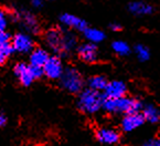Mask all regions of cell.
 <instances>
[{
  "label": "cell",
  "instance_id": "14",
  "mask_svg": "<svg viewBox=\"0 0 160 146\" xmlns=\"http://www.w3.org/2000/svg\"><path fill=\"white\" fill-rule=\"evenodd\" d=\"M60 20L68 28L74 29V30H78V31H82V32L88 27L87 26V22L85 20H83L82 18L75 16V14L64 13L60 17Z\"/></svg>",
  "mask_w": 160,
  "mask_h": 146
},
{
  "label": "cell",
  "instance_id": "20",
  "mask_svg": "<svg viewBox=\"0 0 160 146\" xmlns=\"http://www.w3.org/2000/svg\"><path fill=\"white\" fill-rule=\"evenodd\" d=\"M112 49H113V51L115 52L116 54H118L120 57H126V55L130 54V51H132L130 45L128 44L127 42L122 41V40L114 41V42L112 43Z\"/></svg>",
  "mask_w": 160,
  "mask_h": 146
},
{
  "label": "cell",
  "instance_id": "9",
  "mask_svg": "<svg viewBox=\"0 0 160 146\" xmlns=\"http://www.w3.org/2000/svg\"><path fill=\"white\" fill-rule=\"evenodd\" d=\"M78 55L85 63H95L98 60V49L95 43L88 42L80 44L76 49Z\"/></svg>",
  "mask_w": 160,
  "mask_h": 146
},
{
  "label": "cell",
  "instance_id": "19",
  "mask_svg": "<svg viewBox=\"0 0 160 146\" xmlns=\"http://www.w3.org/2000/svg\"><path fill=\"white\" fill-rule=\"evenodd\" d=\"M107 83H108V80L104 76H101V74L91 76L86 81L87 87L95 90V91H98V92H103L104 90H105L106 85H107Z\"/></svg>",
  "mask_w": 160,
  "mask_h": 146
},
{
  "label": "cell",
  "instance_id": "12",
  "mask_svg": "<svg viewBox=\"0 0 160 146\" xmlns=\"http://www.w3.org/2000/svg\"><path fill=\"white\" fill-rule=\"evenodd\" d=\"M44 41L45 44L51 51L60 55L62 44V31L58 30V29H50L45 32Z\"/></svg>",
  "mask_w": 160,
  "mask_h": 146
},
{
  "label": "cell",
  "instance_id": "23",
  "mask_svg": "<svg viewBox=\"0 0 160 146\" xmlns=\"http://www.w3.org/2000/svg\"><path fill=\"white\" fill-rule=\"evenodd\" d=\"M10 40H11V35H10L7 31L6 30L0 31V45L10 42Z\"/></svg>",
  "mask_w": 160,
  "mask_h": 146
},
{
  "label": "cell",
  "instance_id": "25",
  "mask_svg": "<svg viewBox=\"0 0 160 146\" xmlns=\"http://www.w3.org/2000/svg\"><path fill=\"white\" fill-rule=\"evenodd\" d=\"M8 123V117L6 115V113L2 111V110H0V128H2L7 125Z\"/></svg>",
  "mask_w": 160,
  "mask_h": 146
},
{
  "label": "cell",
  "instance_id": "10",
  "mask_svg": "<svg viewBox=\"0 0 160 146\" xmlns=\"http://www.w3.org/2000/svg\"><path fill=\"white\" fill-rule=\"evenodd\" d=\"M127 85L125 82L120 80L108 81L105 90L103 91V94L105 97H111V99H118L122 97L127 94Z\"/></svg>",
  "mask_w": 160,
  "mask_h": 146
},
{
  "label": "cell",
  "instance_id": "27",
  "mask_svg": "<svg viewBox=\"0 0 160 146\" xmlns=\"http://www.w3.org/2000/svg\"><path fill=\"white\" fill-rule=\"evenodd\" d=\"M7 55H6V53L3 52L2 48H1V45H0V65H2L3 63L6 62V60H7Z\"/></svg>",
  "mask_w": 160,
  "mask_h": 146
},
{
  "label": "cell",
  "instance_id": "16",
  "mask_svg": "<svg viewBox=\"0 0 160 146\" xmlns=\"http://www.w3.org/2000/svg\"><path fill=\"white\" fill-rule=\"evenodd\" d=\"M128 10L135 16H148L153 12V7L144 1H132L128 5Z\"/></svg>",
  "mask_w": 160,
  "mask_h": 146
},
{
  "label": "cell",
  "instance_id": "6",
  "mask_svg": "<svg viewBox=\"0 0 160 146\" xmlns=\"http://www.w3.org/2000/svg\"><path fill=\"white\" fill-rule=\"evenodd\" d=\"M64 69L65 68L63 66L61 58L59 55H53L50 57L47 63L43 65V72L49 80H60Z\"/></svg>",
  "mask_w": 160,
  "mask_h": 146
},
{
  "label": "cell",
  "instance_id": "1",
  "mask_svg": "<svg viewBox=\"0 0 160 146\" xmlns=\"http://www.w3.org/2000/svg\"><path fill=\"white\" fill-rule=\"evenodd\" d=\"M142 106L144 105L140 100L125 95L118 99L104 97L102 110L108 114H128L140 112L142 110Z\"/></svg>",
  "mask_w": 160,
  "mask_h": 146
},
{
  "label": "cell",
  "instance_id": "22",
  "mask_svg": "<svg viewBox=\"0 0 160 146\" xmlns=\"http://www.w3.org/2000/svg\"><path fill=\"white\" fill-rule=\"evenodd\" d=\"M8 26V14L3 9H0V31L6 30Z\"/></svg>",
  "mask_w": 160,
  "mask_h": 146
},
{
  "label": "cell",
  "instance_id": "11",
  "mask_svg": "<svg viewBox=\"0 0 160 146\" xmlns=\"http://www.w3.org/2000/svg\"><path fill=\"white\" fill-rule=\"evenodd\" d=\"M17 19L21 23L24 30H27L29 33L35 34L39 32V22L32 13L26 11V10H20L17 12Z\"/></svg>",
  "mask_w": 160,
  "mask_h": 146
},
{
  "label": "cell",
  "instance_id": "15",
  "mask_svg": "<svg viewBox=\"0 0 160 146\" xmlns=\"http://www.w3.org/2000/svg\"><path fill=\"white\" fill-rule=\"evenodd\" d=\"M50 54L49 52L45 49H42V48H35L32 51L30 52V58H29V62L31 65L34 66H41L43 68L47 61L49 60Z\"/></svg>",
  "mask_w": 160,
  "mask_h": 146
},
{
  "label": "cell",
  "instance_id": "26",
  "mask_svg": "<svg viewBox=\"0 0 160 146\" xmlns=\"http://www.w3.org/2000/svg\"><path fill=\"white\" fill-rule=\"evenodd\" d=\"M109 29H111L112 31H120L122 30V26H120L118 22H113V23L109 24Z\"/></svg>",
  "mask_w": 160,
  "mask_h": 146
},
{
  "label": "cell",
  "instance_id": "17",
  "mask_svg": "<svg viewBox=\"0 0 160 146\" xmlns=\"http://www.w3.org/2000/svg\"><path fill=\"white\" fill-rule=\"evenodd\" d=\"M141 111H142L141 113L144 114L146 122L152 123V124L160 122V108L155 104H146L142 106Z\"/></svg>",
  "mask_w": 160,
  "mask_h": 146
},
{
  "label": "cell",
  "instance_id": "5",
  "mask_svg": "<svg viewBox=\"0 0 160 146\" xmlns=\"http://www.w3.org/2000/svg\"><path fill=\"white\" fill-rule=\"evenodd\" d=\"M13 73L16 76L17 80L22 86H30L37 79L34 76V73L32 71V66L30 64H27L24 62H19L14 65Z\"/></svg>",
  "mask_w": 160,
  "mask_h": 146
},
{
  "label": "cell",
  "instance_id": "28",
  "mask_svg": "<svg viewBox=\"0 0 160 146\" xmlns=\"http://www.w3.org/2000/svg\"><path fill=\"white\" fill-rule=\"evenodd\" d=\"M32 6L35 9H40L43 7V0H32Z\"/></svg>",
  "mask_w": 160,
  "mask_h": 146
},
{
  "label": "cell",
  "instance_id": "13",
  "mask_svg": "<svg viewBox=\"0 0 160 146\" xmlns=\"http://www.w3.org/2000/svg\"><path fill=\"white\" fill-rule=\"evenodd\" d=\"M78 39L74 35V33L70 31H64L62 32V44H61V52L60 55H68L71 52L78 49Z\"/></svg>",
  "mask_w": 160,
  "mask_h": 146
},
{
  "label": "cell",
  "instance_id": "8",
  "mask_svg": "<svg viewBox=\"0 0 160 146\" xmlns=\"http://www.w3.org/2000/svg\"><path fill=\"white\" fill-rule=\"evenodd\" d=\"M11 43L14 49V52H19L21 54L30 53L34 49V42H33L32 38L28 33L24 32L17 33L12 38Z\"/></svg>",
  "mask_w": 160,
  "mask_h": 146
},
{
  "label": "cell",
  "instance_id": "3",
  "mask_svg": "<svg viewBox=\"0 0 160 146\" xmlns=\"http://www.w3.org/2000/svg\"><path fill=\"white\" fill-rule=\"evenodd\" d=\"M60 86L68 93L78 94L84 89L85 81L81 72L76 68H65L59 80Z\"/></svg>",
  "mask_w": 160,
  "mask_h": 146
},
{
  "label": "cell",
  "instance_id": "18",
  "mask_svg": "<svg viewBox=\"0 0 160 146\" xmlns=\"http://www.w3.org/2000/svg\"><path fill=\"white\" fill-rule=\"evenodd\" d=\"M84 37L88 42H92V43H101L105 40L106 35L104 33V31L99 30V29H96V28H90V27H87L84 31Z\"/></svg>",
  "mask_w": 160,
  "mask_h": 146
},
{
  "label": "cell",
  "instance_id": "21",
  "mask_svg": "<svg viewBox=\"0 0 160 146\" xmlns=\"http://www.w3.org/2000/svg\"><path fill=\"white\" fill-rule=\"evenodd\" d=\"M135 54H136L137 59L140 62H146L150 59V51L149 49L144 44H137L134 48Z\"/></svg>",
  "mask_w": 160,
  "mask_h": 146
},
{
  "label": "cell",
  "instance_id": "7",
  "mask_svg": "<svg viewBox=\"0 0 160 146\" xmlns=\"http://www.w3.org/2000/svg\"><path fill=\"white\" fill-rule=\"evenodd\" d=\"M120 133L112 127L102 126L95 131V138L104 145H115L120 142Z\"/></svg>",
  "mask_w": 160,
  "mask_h": 146
},
{
  "label": "cell",
  "instance_id": "24",
  "mask_svg": "<svg viewBox=\"0 0 160 146\" xmlns=\"http://www.w3.org/2000/svg\"><path fill=\"white\" fill-rule=\"evenodd\" d=\"M141 146H160V136H157L155 138H151L149 141L145 142Z\"/></svg>",
  "mask_w": 160,
  "mask_h": 146
},
{
  "label": "cell",
  "instance_id": "29",
  "mask_svg": "<svg viewBox=\"0 0 160 146\" xmlns=\"http://www.w3.org/2000/svg\"><path fill=\"white\" fill-rule=\"evenodd\" d=\"M50 1H52V0H50Z\"/></svg>",
  "mask_w": 160,
  "mask_h": 146
},
{
  "label": "cell",
  "instance_id": "2",
  "mask_svg": "<svg viewBox=\"0 0 160 146\" xmlns=\"http://www.w3.org/2000/svg\"><path fill=\"white\" fill-rule=\"evenodd\" d=\"M104 97L105 96L103 92H98L90 87H86L78 94L76 107L81 113L86 115H94L102 111Z\"/></svg>",
  "mask_w": 160,
  "mask_h": 146
},
{
  "label": "cell",
  "instance_id": "4",
  "mask_svg": "<svg viewBox=\"0 0 160 146\" xmlns=\"http://www.w3.org/2000/svg\"><path fill=\"white\" fill-rule=\"evenodd\" d=\"M146 123L144 114L141 112H135V113L124 114L122 121H120V130L125 133H130L138 130L139 127Z\"/></svg>",
  "mask_w": 160,
  "mask_h": 146
}]
</instances>
